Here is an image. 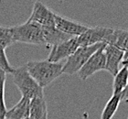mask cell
I'll return each mask as SVG.
<instances>
[{"mask_svg": "<svg viewBox=\"0 0 128 119\" xmlns=\"http://www.w3.org/2000/svg\"><path fill=\"white\" fill-rule=\"evenodd\" d=\"M105 43H98L92 46L78 48L72 55H70L67 59L66 62L62 66V73H66L72 75L74 73H78L83 67V65L87 62L91 56L102 48Z\"/></svg>", "mask_w": 128, "mask_h": 119, "instance_id": "277c9868", "label": "cell"}, {"mask_svg": "<svg viewBox=\"0 0 128 119\" xmlns=\"http://www.w3.org/2000/svg\"><path fill=\"white\" fill-rule=\"evenodd\" d=\"M13 36L11 33L10 28L0 26V48L6 50L8 47L14 44Z\"/></svg>", "mask_w": 128, "mask_h": 119, "instance_id": "ac0fdd59", "label": "cell"}, {"mask_svg": "<svg viewBox=\"0 0 128 119\" xmlns=\"http://www.w3.org/2000/svg\"><path fill=\"white\" fill-rule=\"evenodd\" d=\"M106 44L112 45L123 51L128 50V30L114 29L110 35Z\"/></svg>", "mask_w": 128, "mask_h": 119, "instance_id": "5bb4252c", "label": "cell"}, {"mask_svg": "<svg viewBox=\"0 0 128 119\" xmlns=\"http://www.w3.org/2000/svg\"><path fill=\"white\" fill-rule=\"evenodd\" d=\"M15 42L28 43L34 45H43L42 27L32 22L14 26L10 28Z\"/></svg>", "mask_w": 128, "mask_h": 119, "instance_id": "3957f363", "label": "cell"}, {"mask_svg": "<svg viewBox=\"0 0 128 119\" xmlns=\"http://www.w3.org/2000/svg\"><path fill=\"white\" fill-rule=\"evenodd\" d=\"M62 64L44 61H30L26 64L30 76L40 87H46L62 74Z\"/></svg>", "mask_w": 128, "mask_h": 119, "instance_id": "6da1fadb", "label": "cell"}, {"mask_svg": "<svg viewBox=\"0 0 128 119\" xmlns=\"http://www.w3.org/2000/svg\"><path fill=\"white\" fill-rule=\"evenodd\" d=\"M54 14L42 2L36 1L28 22L36 23L42 27H54Z\"/></svg>", "mask_w": 128, "mask_h": 119, "instance_id": "ba28073f", "label": "cell"}, {"mask_svg": "<svg viewBox=\"0 0 128 119\" xmlns=\"http://www.w3.org/2000/svg\"><path fill=\"white\" fill-rule=\"evenodd\" d=\"M30 117L32 119H48V108L45 97H36L30 100Z\"/></svg>", "mask_w": 128, "mask_h": 119, "instance_id": "4fadbf2b", "label": "cell"}, {"mask_svg": "<svg viewBox=\"0 0 128 119\" xmlns=\"http://www.w3.org/2000/svg\"><path fill=\"white\" fill-rule=\"evenodd\" d=\"M78 48H80V45L78 42L77 37L72 38L66 41L52 46L47 61L57 63L63 59H68L77 50Z\"/></svg>", "mask_w": 128, "mask_h": 119, "instance_id": "52a82bcc", "label": "cell"}, {"mask_svg": "<svg viewBox=\"0 0 128 119\" xmlns=\"http://www.w3.org/2000/svg\"><path fill=\"white\" fill-rule=\"evenodd\" d=\"M121 65L124 68H127L128 69V50H126V51H124V55H123V59H122Z\"/></svg>", "mask_w": 128, "mask_h": 119, "instance_id": "ffe728a7", "label": "cell"}, {"mask_svg": "<svg viewBox=\"0 0 128 119\" xmlns=\"http://www.w3.org/2000/svg\"><path fill=\"white\" fill-rule=\"evenodd\" d=\"M127 119H128V118H127Z\"/></svg>", "mask_w": 128, "mask_h": 119, "instance_id": "603a6c76", "label": "cell"}, {"mask_svg": "<svg viewBox=\"0 0 128 119\" xmlns=\"http://www.w3.org/2000/svg\"><path fill=\"white\" fill-rule=\"evenodd\" d=\"M26 119H32V118H30V117H28V118H26Z\"/></svg>", "mask_w": 128, "mask_h": 119, "instance_id": "7402d4cb", "label": "cell"}, {"mask_svg": "<svg viewBox=\"0 0 128 119\" xmlns=\"http://www.w3.org/2000/svg\"><path fill=\"white\" fill-rule=\"evenodd\" d=\"M121 100H126L128 101V84L126 87V89L121 93Z\"/></svg>", "mask_w": 128, "mask_h": 119, "instance_id": "44dd1931", "label": "cell"}, {"mask_svg": "<svg viewBox=\"0 0 128 119\" xmlns=\"http://www.w3.org/2000/svg\"><path fill=\"white\" fill-rule=\"evenodd\" d=\"M104 51L105 55V71H109L112 76H115L120 70L124 51L109 44L104 45Z\"/></svg>", "mask_w": 128, "mask_h": 119, "instance_id": "30bf717a", "label": "cell"}, {"mask_svg": "<svg viewBox=\"0 0 128 119\" xmlns=\"http://www.w3.org/2000/svg\"><path fill=\"white\" fill-rule=\"evenodd\" d=\"M54 26L60 31L63 32L70 37H79L88 29V27L65 19L57 14H54Z\"/></svg>", "mask_w": 128, "mask_h": 119, "instance_id": "9c48e42d", "label": "cell"}, {"mask_svg": "<svg viewBox=\"0 0 128 119\" xmlns=\"http://www.w3.org/2000/svg\"><path fill=\"white\" fill-rule=\"evenodd\" d=\"M12 75L14 83L20 91L22 97L30 100L36 97H44L43 88L40 87L38 82L30 76L26 65L15 69Z\"/></svg>", "mask_w": 128, "mask_h": 119, "instance_id": "7a4b0ae2", "label": "cell"}, {"mask_svg": "<svg viewBox=\"0 0 128 119\" xmlns=\"http://www.w3.org/2000/svg\"><path fill=\"white\" fill-rule=\"evenodd\" d=\"M104 45L100 48L94 54H92L87 62L83 65L82 68L78 71V75L80 80L85 81L97 71L105 70V55L104 51Z\"/></svg>", "mask_w": 128, "mask_h": 119, "instance_id": "8992f818", "label": "cell"}, {"mask_svg": "<svg viewBox=\"0 0 128 119\" xmlns=\"http://www.w3.org/2000/svg\"><path fill=\"white\" fill-rule=\"evenodd\" d=\"M0 69H2L6 73H13L15 68L11 66L8 57L6 55L5 50L0 48Z\"/></svg>", "mask_w": 128, "mask_h": 119, "instance_id": "d6986e66", "label": "cell"}, {"mask_svg": "<svg viewBox=\"0 0 128 119\" xmlns=\"http://www.w3.org/2000/svg\"><path fill=\"white\" fill-rule=\"evenodd\" d=\"M42 38L44 44H47L48 46H54L74 37H70L69 35L60 31L59 29H56L54 26L42 27Z\"/></svg>", "mask_w": 128, "mask_h": 119, "instance_id": "8fae6325", "label": "cell"}, {"mask_svg": "<svg viewBox=\"0 0 128 119\" xmlns=\"http://www.w3.org/2000/svg\"><path fill=\"white\" fill-rule=\"evenodd\" d=\"M120 102V94H112V96L110 98V100L107 102L105 106H104L102 113L101 119H112L117 111Z\"/></svg>", "mask_w": 128, "mask_h": 119, "instance_id": "2e32d148", "label": "cell"}, {"mask_svg": "<svg viewBox=\"0 0 128 119\" xmlns=\"http://www.w3.org/2000/svg\"><path fill=\"white\" fill-rule=\"evenodd\" d=\"M114 31L112 28L106 27H94L88 28L83 34L77 37L78 42L80 47H87L92 46L98 43H107L110 35Z\"/></svg>", "mask_w": 128, "mask_h": 119, "instance_id": "5b68a950", "label": "cell"}, {"mask_svg": "<svg viewBox=\"0 0 128 119\" xmlns=\"http://www.w3.org/2000/svg\"><path fill=\"white\" fill-rule=\"evenodd\" d=\"M30 99L22 97L16 105L8 110L5 119H26L30 117Z\"/></svg>", "mask_w": 128, "mask_h": 119, "instance_id": "7c38bea8", "label": "cell"}, {"mask_svg": "<svg viewBox=\"0 0 128 119\" xmlns=\"http://www.w3.org/2000/svg\"><path fill=\"white\" fill-rule=\"evenodd\" d=\"M6 73L0 69V119H5L6 113L8 111L5 103V83Z\"/></svg>", "mask_w": 128, "mask_h": 119, "instance_id": "e0dca14e", "label": "cell"}, {"mask_svg": "<svg viewBox=\"0 0 128 119\" xmlns=\"http://www.w3.org/2000/svg\"><path fill=\"white\" fill-rule=\"evenodd\" d=\"M128 84V69L122 67L114 76L112 83V94L122 93Z\"/></svg>", "mask_w": 128, "mask_h": 119, "instance_id": "9a60e30c", "label": "cell"}]
</instances>
